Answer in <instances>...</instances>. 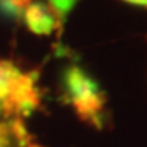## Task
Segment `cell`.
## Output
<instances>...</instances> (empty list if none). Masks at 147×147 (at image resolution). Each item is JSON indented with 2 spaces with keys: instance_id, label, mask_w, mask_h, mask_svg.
I'll list each match as a JSON object with an SVG mask.
<instances>
[{
  "instance_id": "1",
  "label": "cell",
  "mask_w": 147,
  "mask_h": 147,
  "mask_svg": "<svg viewBox=\"0 0 147 147\" xmlns=\"http://www.w3.org/2000/svg\"><path fill=\"white\" fill-rule=\"evenodd\" d=\"M39 103L36 75L23 72L11 61L0 59V116L20 119L36 110Z\"/></svg>"
},
{
  "instance_id": "2",
  "label": "cell",
  "mask_w": 147,
  "mask_h": 147,
  "mask_svg": "<svg viewBox=\"0 0 147 147\" xmlns=\"http://www.w3.org/2000/svg\"><path fill=\"white\" fill-rule=\"evenodd\" d=\"M62 84L69 103L74 106L77 115L82 119L100 126L106 96L98 84L79 65H70L64 70Z\"/></svg>"
},
{
  "instance_id": "3",
  "label": "cell",
  "mask_w": 147,
  "mask_h": 147,
  "mask_svg": "<svg viewBox=\"0 0 147 147\" xmlns=\"http://www.w3.org/2000/svg\"><path fill=\"white\" fill-rule=\"evenodd\" d=\"M21 20L25 21L26 28L34 34H42L47 36L61 25L56 13L51 10L47 3H42L39 0H31L28 2L26 7L23 8Z\"/></svg>"
},
{
  "instance_id": "4",
  "label": "cell",
  "mask_w": 147,
  "mask_h": 147,
  "mask_svg": "<svg viewBox=\"0 0 147 147\" xmlns=\"http://www.w3.org/2000/svg\"><path fill=\"white\" fill-rule=\"evenodd\" d=\"M0 147H38L20 119L0 121Z\"/></svg>"
},
{
  "instance_id": "5",
  "label": "cell",
  "mask_w": 147,
  "mask_h": 147,
  "mask_svg": "<svg viewBox=\"0 0 147 147\" xmlns=\"http://www.w3.org/2000/svg\"><path fill=\"white\" fill-rule=\"evenodd\" d=\"M25 7L23 0H0V13L13 20H20Z\"/></svg>"
},
{
  "instance_id": "6",
  "label": "cell",
  "mask_w": 147,
  "mask_h": 147,
  "mask_svg": "<svg viewBox=\"0 0 147 147\" xmlns=\"http://www.w3.org/2000/svg\"><path fill=\"white\" fill-rule=\"evenodd\" d=\"M46 3L51 7V10L56 13V16L59 20L62 21L67 16L69 11L74 8V5L77 3V0H47Z\"/></svg>"
},
{
  "instance_id": "7",
  "label": "cell",
  "mask_w": 147,
  "mask_h": 147,
  "mask_svg": "<svg viewBox=\"0 0 147 147\" xmlns=\"http://www.w3.org/2000/svg\"><path fill=\"white\" fill-rule=\"evenodd\" d=\"M127 3H132V5H142V7H147V0H124Z\"/></svg>"
},
{
  "instance_id": "8",
  "label": "cell",
  "mask_w": 147,
  "mask_h": 147,
  "mask_svg": "<svg viewBox=\"0 0 147 147\" xmlns=\"http://www.w3.org/2000/svg\"><path fill=\"white\" fill-rule=\"evenodd\" d=\"M28 2H31V0H23V3H25V5H26Z\"/></svg>"
}]
</instances>
